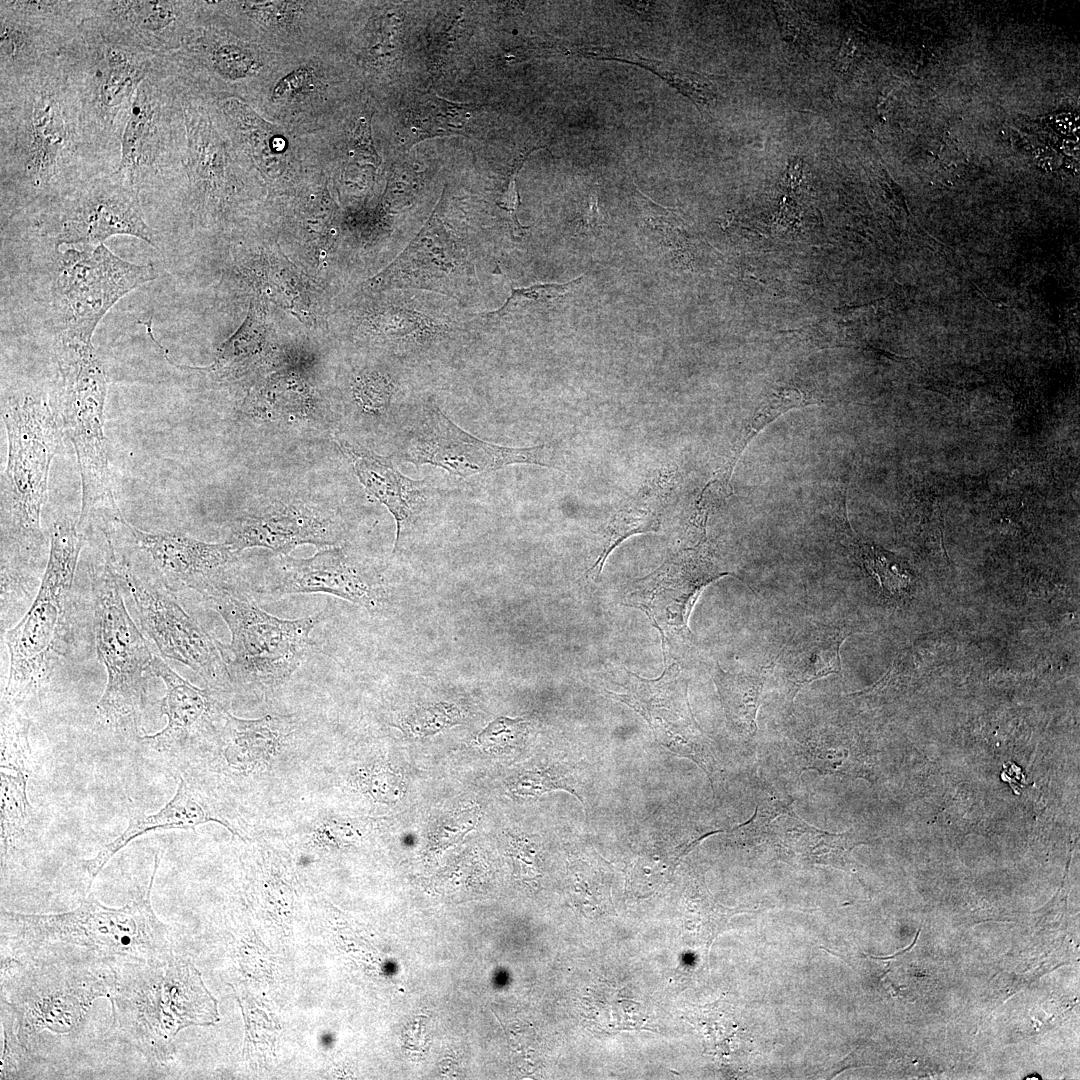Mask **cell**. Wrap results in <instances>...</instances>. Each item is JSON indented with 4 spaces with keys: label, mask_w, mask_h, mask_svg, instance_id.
<instances>
[{
    "label": "cell",
    "mask_w": 1080,
    "mask_h": 1080,
    "mask_svg": "<svg viewBox=\"0 0 1080 1080\" xmlns=\"http://www.w3.org/2000/svg\"><path fill=\"white\" fill-rule=\"evenodd\" d=\"M339 541L335 516L326 509L308 503L278 502L244 513L230 526L226 539L238 553L262 547L287 555L302 544L319 549Z\"/></svg>",
    "instance_id": "obj_20"
},
{
    "label": "cell",
    "mask_w": 1080,
    "mask_h": 1080,
    "mask_svg": "<svg viewBox=\"0 0 1080 1080\" xmlns=\"http://www.w3.org/2000/svg\"><path fill=\"white\" fill-rule=\"evenodd\" d=\"M116 168L59 63L0 86L2 205L38 210Z\"/></svg>",
    "instance_id": "obj_1"
},
{
    "label": "cell",
    "mask_w": 1080,
    "mask_h": 1080,
    "mask_svg": "<svg viewBox=\"0 0 1080 1080\" xmlns=\"http://www.w3.org/2000/svg\"><path fill=\"white\" fill-rule=\"evenodd\" d=\"M633 64L653 71L698 105L707 106L715 101L716 95L711 83L697 74L670 68L663 62L652 61L637 55Z\"/></svg>",
    "instance_id": "obj_40"
},
{
    "label": "cell",
    "mask_w": 1080,
    "mask_h": 1080,
    "mask_svg": "<svg viewBox=\"0 0 1080 1080\" xmlns=\"http://www.w3.org/2000/svg\"><path fill=\"white\" fill-rule=\"evenodd\" d=\"M546 446L510 448L485 442L454 424L441 410L422 413L406 434L399 456L413 464H431L450 474L468 477L512 464L556 467Z\"/></svg>",
    "instance_id": "obj_16"
},
{
    "label": "cell",
    "mask_w": 1080,
    "mask_h": 1080,
    "mask_svg": "<svg viewBox=\"0 0 1080 1080\" xmlns=\"http://www.w3.org/2000/svg\"><path fill=\"white\" fill-rule=\"evenodd\" d=\"M761 838H768L780 857L789 863L844 865L857 844L854 834L832 833L801 819L791 807L771 821Z\"/></svg>",
    "instance_id": "obj_27"
},
{
    "label": "cell",
    "mask_w": 1080,
    "mask_h": 1080,
    "mask_svg": "<svg viewBox=\"0 0 1080 1080\" xmlns=\"http://www.w3.org/2000/svg\"><path fill=\"white\" fill-rule=\"evenodd\" d=\"M657 741L673 754L696 763L708 776L715 790L720 776V765L710 740L688 713L681 718L652 729Z\"/></svg>",
    "instance_id": "obj_32"
},
{
    "label": "cell",
    "mask_w": 1080,
    "mask_h": 1080,
    "mask_svg": "<svg viewBox=\"0 0 1080 1080\" xmlns=\"http://www.w3.org/2000/svg\"><path fill=\"white\" fill-rule=\"evenodd\" d=\"M113 984L110 967L1 957V998L13 1006L18 1037L27 1049L44 1030L68 1034L80 1028L92 1002L109 997Z\"/></svg>",
    "instance_id": "obj_10"
},
{
    "label": "cell",
    "mask_w": 1080,
    "mask_h": 1080,
    "mask_svg": "<svg viewBox=\"0 0 1080 1080\" xmlns=\"http://www.w3.org/2000/svg\"><path fill=\"white\" fill-rule=\"evenodd\" d=\"M206 58L215 73L229 79L244 77L253 64L244 50L228 43L211 46L206 52Z\"/></svg>",
    "instance_id": "obj_42"
},
{
    "label": "cell",
    "mask_w": 1080,
    "mask_h": 1080,
    "mask_svg": "<svg viewBox=\"0 0 1080 1080\" xmlns=\"http://www.w3.org/2000/svg\"><path fill=\"white\" fill-rule=\"evenodd\" d=\"M555 789L566 790L582 801L572 786L545 771H525L514 780L512 787L519 796H537Z\"/></svg>",
    "instance_id": "obj_44"
},
{
    "label": "cell",
    "mask_w": 1080,
    "mask_h": 1080,
    "mask_svg": "<svg viewBox=\"0 0 1080 1080\" xmlns=\"http://www.w3.org/2000/svg\"><path fill=\"white\" fill-rule=\"evenodd\" d=\"M103 535L102 559L91 565L89 576L96 651L107 674L97 710L116 732L137 735L154 655L125 606L113 562L115 548L109 533Z\"/></svg>",
    "instance_id": "obj_8"
},
{
    "label": "cell",
    "mask_w": 1080,
    "mask_h": 1080,
    "mask_svg": "<svg viewBox=\"0 0 1080 1080\" xmlns=\"http://www.w3.org/2000/svg\"><path fill=\"white\" fill-rule=\"evenodd\" d=\"M113 562L121 586L134 601L142 631L160 654L187 666L211 688L229 690L232 683L217 640L183 609L175 592L158 577L140 575L115 550Z\"/></svg>",
    "instance_id": "obj_11"
},
{
    "label": "cell",
    "mask_w": 1080,
    "mask_h": 1080,
    "mask_svg": "<svg viewBox=\"0 0 1080 1080\" xmlns=\"http://www.w3.org/2000/svg\"><path fill=\"white\" fill-rule=\"evenodd\" d=\"M466 276V258L436 211L409 246L369 281L371 289L413 287L453 293Z\"/></svg>",
    "instance_id": "obj_22"
},
{
    "label": "cell",
    "mask_w": 1080,
    "mask_h": 1080,
    "mask_svg": "<svg viewBox=\"0 0 1080 1080\" xmlns=\"http://www.w3.org/2000/svg\"><path fill=\"white\" fill-rule=\"evenodd\" d=\"M797 753L805 770H816L823 775H861L862 762L850 739L836 728H826L810 733L797 746Z\"/></svg>",
    "instance_id": "obj_31"
},
{
    "label": "cell",
    "mask_w": 1080,
    "mask_h": 1080,
    "mask_svg": "<svg viewBox=\"0 0 1080 1080\" xmlns=\"http://www.w3.org/2000/svg\"><path fill=\"white\" fill-rule=\"evenodd\" d=\"M713 679L730 725L740 735L752 738L757 732L764 676L727 672L717 663Z\"/></svg>",
    "instance_id": "obj_30"
},
{
    "label": "cell",
    "mask_w": 1080,
    "mask_h": 1080,
    "mask_svg": "<svg viewBox=\"0 0 1080 1080\" xmlns=\"http://www.w3.org/2000/svg\"><path fill=\"white\" fill-rule=\"evenodd\" d=\"M346 452L351 457L359 481L393 515L397 529L396 551L402 528L412 516L414 502L422 492L424 483L405 477L383 457L351 448H347Z\"/></svg>",
    "instance_id": "obj_29"
},
{
    "label": "cell",
    "mask_w": 1080,
    "mask_h": 1080,
    "mask_svg": "<svg viewBox=\"0 0 1080 1080\" xmlns=\"http://www.w3.org/2000/svg\"><path fill=\"white\" fill-rule=\"evenodd\" d=\"M637 194V201L644 212L646 225L657 234L662 246L668 248L675 256H680L687 246V236L676 214L671 209L653 202L641 192L637 191Z\"/></svg>",
    "instance_id": "obj_38"
},
{
    "label": "cell",
    "mask_w": 1080,
    "mask_h": 1080,
    "mask_svg": "<svg viewBox=\"0 0 1080 1080\" xmlns=\"http://www.w3.org/2000/svg\"><path fill=\"white\" fill-rule=\"evenodd\" d=\"M79 28L78 1H0V86L59 63Z\"/></svg>",
    "instance_id": "obj_15"
},
{
    "label": "cell",
    "mask_w": 1080,
    "mask_h": 1080,
    "mask_svg": "<svg viewBox=\"0 0 1080 1080\" xmlns=\"http://www.w3.org/2000/svg\"><path fill=\"white\" fill-rule=\"evenodd\" d=\"M151 670L166 687L161 708L167 724L159 732L140 736L139 741L166 757L176 756L197 738L215 732V722L227 711L210 690L195 687L160 657L154 655Z\"/></svg>",
    "instance_id": "obj_23"
},
{
    "label": "cell",
    "mask_w": 1080,
    "mask_h": 1080,
    "mask_svg": "<svg viewBox=\"0 0 1080 1080\" xmlns=\"http://www.w3.org/2000/svg\"><path fill=\"white\" fill-rule=\"evenodd\" d=\"M84 534L62 516L51 529L49 552L37 594L21 620L4 635L10 665L5 704L19 708L44 693L68 646L71 590Z\"/></svg>",
    "instance_id": "obj_5"
},
{
    "label": "cell",
    "mask_w": 1080,
    "mask_h": 1080,
    "mask_svg": "<svg viewBox=\"0 0 1080 1080\" xmlns=\"http://www.w3.org/2000/svg\"><path fill=\"white\" fill-rule=\"evenodd\" d=\"M207 822L220 823L236 835L228 823L216 816L201 796L181 777L174 796L161 809L152 814L132 812L126 829L119 836L104 845L93 858L80 861L79 866L86 875L88 889L105 864L135 838L152 830L194 828Z\"/></svg>",
    "instance_id": "obj_24"
},
{
    "label": "cell",
    "mask_w": 1080,
    "mask_h": 1080,
    "mask_svg": "<svg viewBox=\"0 0 1080 1080\" xmlns=\"http://www.w3.org/2000/svg\"><path fill=\"white\" fill-rule=\"evenodd\" d=\"M1 416L8 442L1 477V606L14 609L33 597L44 572L41 511L61 436L41 395L9 396Z\"/></svg>",
    "instance_id": "obj_2"
},
{
    "label": "cell",
    "mask_w": 1080,
    "mask_h": 1080,
    "mask_svg": "<svg viewBox=\"0 0 1080 1080\" xmlns=\"http://www.w3.org/2000/svg\"><path fill=\"white\" fill-rule=\"evenodd\" d=\"M1 1027L3 1042L0 1079L20 1078L31 1062V1053L18 1037L17 1015L13 1006L2 998Z\"/></svg>",
    "instance_id": "obj_37"
},
{
    "label": "cell",
    "mask_w": 1080,
    "mask_h": 1080,
    "mask_svg": "<svg viewBox=\"0 0 1080 1080\" xmlns=\"http://www.w3.org/2000/svg\"><path fill=\"white\" fill-rule=\"evenodd\" d=\"M464 718L463 711L453 703H433L422 705L402 716L399 726L403 731L426 736L459 723Z\"/></svg>",
    "instance_id": "obj_39"
},
{
    "label": "cell",
    "mask_w": 1080,
    "mask_h": 1080,
    "mask_svg": "<svg viewBox=\"0 0 1080 1080\" xmlns=\"http://www.w3.org/2000/svg\"><path fill=\"white\" fill-rule=\"evenodd\" d=\"M108 998L111 1031L154 1063L172 1057L180 1030L218 1020L217 1002L198 970L173 956L115 967Z\"/></svg>",
    "instance_id": "obj_4"
},
{
    "label": "cell",
    "mask_w": 1080,
    "mask_h": 1080,
    "mask_svg": "<svg viewBox=\"0 0 1080 1080\" xmlns=\"http://www.w3.org/2000/svg\"><path fill=\"white\" fill-rule=\"evenodd\" d=\"M158 864L156 854L146 893L120 908L105 906L94 896L62 913L25 914L2 908V947L23 958L113 969L125 963L169 958L172 951L168 931L151 904Z\"/></svg>",
    "instance_id": "obj_3"
},
{
    "label": "cell",
    "mask_w": 1080,
    "mask_h": 1080,
    "mask_svg": "<svg viewBox=\"0 0 1080 1080\" xmlns=\"http://www.w3.org/2000/svg\"><path fill=\"white\" fill-rule=\"evenodd\" d=\"M226 623L231 641L217 640L232 686L265 692L284 685L318 650L313 629L327 611L281 619L264 611L240 580L203 599Z\"/></svg>",
    "instance_id": "obj_7"
},
{
    "label": "cell",
    "mask_w": 1080,
    "mask_h": 1080,
    "mask_svg": "<svg viewBox=\"0 0 1080 1080\" xmlns=\"http://www.w3.org/2000/svg\"><path fill=\"white\" fill-rule=\"evenodd\" d=\"M173 74L163 56L139 85L122 136L114 173L142 194L157 191L177 157Z\"/></svg>",
    "instance_id": "obj_14"
},
{
    "label": "cell",
    "mask_w": 1080,
    "mask_h": 1080,
    "mask_svg": "<svg viewBox=\"0 0 1080 1080\" xmlns=\"http://www.w3.org/2000/svg\"><path fill=\"white\" fill-rule=\"evenodd\" d=\"M1 858L11 857L26 842L34 817L27 794L32 772L30 744L8 742L1 745Z\"/></svg>",
    "instance_id": "obj_26"
},
{
    "label": "cell",
    "mask_w": 1080,
    "mask_h": 1080,
    "mask_svg": "<svg viewBox=\"0 0 1080 1080\" xmlns=\"http://www.w3.org/2000/svg\"><path fill=\"white\" fill-rule=\"evenodd\" d=\"M472 105L458 104L428 95L413 107L411 131L413 144L426 138L464 134L472 117Z\"/></svg>",
    "instance_id": "obj_34"
},
{
    "label": "cell",
    "mask_w": 1080,
    "mask_h": 1080,
    "mask_svg": "<svg viewBox=\"0 0 1080 1080\" xmlns=\"http://www.w3.org/2000/svg\"><path fill=\"white\" fill-rule=\"evenodd\" d=\"M478 817V811L472 808L456 812L442 821L436 836L447 839L450 836H463L476 824Z\"/></svg>",
    "instance_id": "obj_46"
},
{
    "label": "cell",
    "mask_w": 1080,
    "mask_h": 1080,
    "mask_svg": "<svg viewBox=\"0 0 1080 1080\" xmlns=\"http://www.w3.org/2000/svg\"><path fill=\"white\" fill-rule=\"evenodd\" d=\"M156 278L153 266L123 260L104 244L68 248L60 256L55 282L62 334L91 341L97 325L119 299Z\"/></svg>",
    "instance_id": "obj_13"
},
{
    "label": "cell",
    "mask_w": 1080,
    "mask_h": 1080,
    "mask_svg": "<svg viewBox=\"0 0 1080 1080\" xmlns=\"http://www.w3.org/2000/svg\"><path fill=\"white\" fill-rule=\"evenodd\" d=\"M310 74L307 68H298L283 77L273 90V98L280 99L301 88Z\"/></svg>",
    "instance_id": "obj_48"
},
{
    "label": "cell",
    "mask_w": 1080,
    "mask_h": 1080,
    "mask_svg": "<svg viewBox=\"0 0 1080 1080\" xmlns=\"http://www.w3.org/2000/svg\"><path fill=\"white\" fill-rule=\"evenodd\" d=\"M859 551L866 569L890 596L899 598L907 591L910 575L893 554L867 544L859 545Z\"/></svg>",
    "instance_id": "obj_36"
},
{
    "label": "cell",
    "mask_w": 1080,
    "mask_h": 1080,
    "mask_svg": "<svg viewBox=\"0 0 1080 1080\" xmlns=\"http://www.w3.org/2000/svg\"><path fill=\"white\" fill-rule=\"evenodd\" d=\"M362 787L374 799L384 802H396L403 794V783L400 776L390 769L375 768L365 773L362 777Z\"/></svg>",
    "instance_id": "obj_43"
},
{
    "label": "cell",
    "mask_w": 1080,
    "mask_h": 1080,
    "mask_svg": "<svg viewBox=\"0 0 1080 1080\" xmlns=\"http://www.w3.org/2000/svg\"><path fill=\"white\" fill-rule=\"evenodd\" d=\"M816 403H818V401L810 394L795 386L787 385L773 390L767 400L762 403L751 420L741 430L740 434L733 442L732 448L730 449L724 464H722L715 473L719 477L730 481L734 468L747 445L771 421L789 410Z\"/></svg>",
    "instance_id": "obj_33"
},
{
    "label": "cell",
    "mask_w": 1080,
    "mask_h": 1080,
    "mask_svg": "<svg viewBox=\"0 0 1080 1080\" xmlns=\"http://www.w3.org/2000/svg\"><path fill=\"white\" fill-rule=\"evenodd\" d=\"M38 226L56 244L98 246L129 235L157 247L158 234L145 219L139 194L114 172L92 178L38 209Z\"/></svg>",
    "instance_id": "obj_12"
},
{
    "label": "cell",
    "mask_w": 1080,
    "mask_h": 1080,
    "mask_svg": "<svg viewBox=\"0 0 1080 1080\" xmlns=\"http://www.w3.org/2000/svg\"><path fill=\"white\" fill-rule=\"evenodd\" d=\"M521 166L515 170L512 179L509 182L507 191L504 193L501 200L498 201V206L507 213L511 232L515 237H520L524 230L527 229V227H524L519 223L516 216L520 204V197L516 188V177Z\"/></svg>",
    "instance_id": "obj_47"
},
{
    "label": "cell",
    "mask_w": 1080,
    "mask_h": 1080,
    "mask_svg": "<svg viewBox=\"0 0 1080 1080\" xmlns=\"http://www.w3.org/2000/svg\"><path fill=\"white\" fill-rule=\"evenodd\" d=\"M583 232H598L602 228V219L598 207L597 196L591 195L586 213L581 220Z\"/></svg>",
    "instance_id": "obj_49"
},
{
    "label": "cell",
    "mask_w": 1080,
    "mask_h": 1080,
    "mask_svg": "<svg viewBox=\"0 0 1080 1080\" xmlns=\"http://www.w3.org/2000/svg\"><path fill=\"white\" fill-rule=\"evenodd\" d=\"M669 489L665 476L652 478L617 509L601 533L600 552L587 571V577L598 581L607 558L624 540L659 529Z\"/></svg>",
    "instance_id": "obj_28"
},
{
    "label": "cell",
    "mask_w": 1080,
    "mask_h": 1080,
    "mask_svg": "<svg viewBox=\"0 0 1080 1080\" xmlns=\"http://www.w3.org/2000/svg\"><path fill=\"white\" fill-rule=\"evenodd\" d=\"M848 636L842 629L823 626L796 635L783 648L775 670L791 703L806 685L841 671L840 648Z\"/></svg>",
    "instance_id": "obj_25"
},
{
    "label": "cell",
    "mask_w": 1080,
    "mask_h": 1080,
    "mask_svg": "<svg viewBox=\"0 0 1080 1080\" xmlns=\"http://www.w3.org/2000/svg\"><path fill=\"white\" fill-rule=\"evenodd\" d=\"M163 56L103 37L79 24L59 64L76 93L85 121L117 164L121 136L135 93Z\"/></svg>",
    "instance_id": "obj_9"
},
{
    "label": "cell",
    "mask_w": 1080,
    "mask_h": 1080,
    "mask_svg": "<svg viewBox=\"0 0 1080 1080\" xmlns=\"http://www.w3.org/2000/svg\"><path fill=\"white\" fill-rule=\"evenodd\" d=\"M260 597L279 599L289 594L324 593L375 611L384 604L381 583L357 564L341 547H327L309 558L279 555L260 583L252 586Z\"/></svg>",
    "instance_id": "obj_18"
},
{
    "label": "cell",
    "mask_w": 1080,
    "mask_h": 1080,
    "mask_svg": "<svg viewBox=\"0 0 1080 1080\" xmlns=\"http://www.w3.org/2000/svg\"><path fill=\"white\" fill-rule=\"evenodd\" d=\"M183 4L166 0L79 1V24L105 38L166 56L179 37Z\"/></svg>",
    "instance_id": "obj_21"
},
{
    "label": "cell",
    "mask_w": 1080,
    "mask_h": 1080,
    "mask_svg": "<svg viewBox=\"0 0 1080 1080\" xmlns=\"http://www.w3.org/2000/svg\"><path fill=\"white\" fill-rule=\"evenodd\" d=\"M138 548L153 563L158 578L173 592L191 589L203 599L238 581L239 553L228 542L201 541L179 531H145L120 518Z\"/></svg>",
    "instance_id": "obj_19"
},
{
    "label": "cell",
    "mask_w": 1080,
    "mask_h": 1080,
    "mask_svg": "<svg viewBox=\"0 0 1080 1080\" xmlns=\"http://www.w3.org/2000/svg\"><path fill=\"white\" fill-rule=\"evenodd\" d=\"M61 378L62 429L72 443L81 477L78 528L93 520L104 525L123 517L113 491L104 432L108 377L91 341L61 334L56 344Z\"/></svg>",
    "instance_id": "obj_6"
},
{
    "label": "cell",
    "mask_w": 1080,
    "mask_h": 1080,
    "mask_svg": "<svg viewBox=\"0 0 1080 1080\" xmlns=\"http://www.w3.org/2000/svg\"><path fill=\"white\" fill-rule=\"evenodd\" d=\"M703 541L671 555L653 572L633 580L625 589L624 605L647 614L662 639L672 636L689 639V616L699 595L706 586L730 574L719 568Z\"/></svg>",
    "instance_id": "obj_17"
},
{
    "label": "cell",
    "mask_w": 1080,
    "mask_h": 1080,
    "mask_svg": "<svg viewBox=\"0 0 1080 1080\" xmlns=\"http://www.w3.org/2000/svg\"><path fill=\"white\" fill-rule=\"evenodd\" d=\"M527 730L522 718L499 717L490 722L478 735V744L486 751L499 752L520 742Z\"/></svg>",
    "instance_id": "obj_41"
},
{
    "label": "cell",
    "mask_w": 1080,
    "mask_h": 1080,
    "mask_svg": "<svg viewBox=\"0 0 1080 1080\" xmlns=\"http://www.w3.org/2000/svg\"><path fill=\"white\" fill-rule=\"evenodd\" d=\"M358 396L368 407L380 408L390 397V386L382 378L368 377L358 385Z\"/></svg>",
    "instance_id": "obj_45"
},
{
    "label": "cell",
    "mask_w": 1080,
    "mask_h": 1080,
    "mask_svg": "<svg viewBox=\"0 0 1080 1080\" xmlns=\"http://www.w3.org/2000/svg\"><path fill=\"white\" fill-rule=\"evenodd\" d=\"M580 276L565 283L535 284L529 287L511 288L510 296L496 311L486 314L490 318H503L511 315L537 313L549 309L582 281Z\"/></svg>",
    "instance_id": "obj_35"
}]
</instances>
